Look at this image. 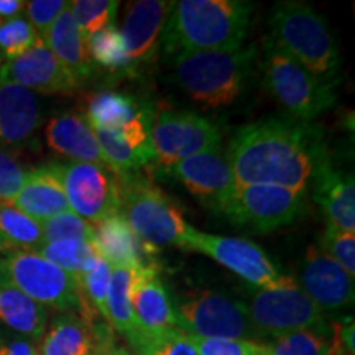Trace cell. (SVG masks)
I'll return each instance as SVG.
<instances>
[{"instance_id":"cell-17","label":"cell","mask_w":355,"mask_h":355,"mask_svg":"<svg viewBox=\"0 0 355 355\" xmlns=\"http://www.w3.org/2000/svg\"><path fill=\"white\" fill-rule=\"evenodd\" d=\"M311 180H313V196L321 206L327 224L344 232L355 234L354 176L332 163L324 144L318 150Z\"/></svg>"},{"instance_id":"cell-21","label":"cell","mask_w":355,"mask_h":355,"mask_svg":"<svg viewBox=\"0 0 355 355\" xmlns=\"http://www.w3.org/2000/svg\"><path fill=\"white\" fill-rule=\"evenodd\" d=\"M44 139L53 152L69 158L71 162L92 163L109 168L86 115L64 112L55 115L44 128Z\"/></svg>"},{"instance_id":"cell-36","label":"cell","mask_w":355,"mask_h":355,"mask_svg":"<svg viewBox=\"0 0 355 355\" xmlns=\"http://www.w3.org/2000/svg\"><path fill=\"white\" fill-rule=\"evenodd\" d=\"M43 234V243L53 242H89L94 241V225L74 214L73 211L61 212L51 219L40 222Z\"/></svg>"},{"instance_id":"cell-19","label":"cell","mask_w":355,"mask_h":355,"mask_svg":"<svg viewBox=\"0 0 355 355\" xmlns=\"http://www.w3.org/2000/svg\"><path fill=\"white\" fill-rule=\"evenodd\" d=\"M42 121V105L35 92L17 84H0V150L28 145Z\"/></svg>"},{"instance_id":"cell-16","label":"cell","mask_w":355,"mask_h":355,"mask_svg":"<svg viewBox=\"0 0 355 355\" xmlns=\"http://www.w3.org/2000/svg\"><path fill=\"white\" fill-rule=\"evenodd\" d=\"M17 84L35 94H73L81 86L60 63L42 38L32 50L12 61H3L0 84Z\"/></svg>"},{"instance_id":"cell-44","label":"cell","mask_w":355,"mask_h":355,"mask_svg":"<svg viewBox=\"0 0 355 355\" xmlns=\"http://www.w3.org/2000/svg\"><path fill=\"white\" fill-rule=\"evenodd\" d=\"M332 355H349V354H345L343 349L339 347V345H337V343H336V339H334V350H332Z\"/></svg>"},{"instance_id":"cell-26","label":"cell","mask_w":355,"mask_h":355,"mask_svg":"<svg viewBox=\"0 0 355 355\" xmlns=\"http://www.w3.org/2000/svg\"><path fill=\"white\" fill-rule=\"evenodd\" d=\"M38 355H97L92 322L76 313H60L37 344Z\"/></svg>"},{"instance_id":"cell-35","label":"cell","mask_w":355,"mask_h":355,"mask_svg":"<svg viewBox=\"0 0 355 355\" xmlns=\"http://www.w3.org/2000/svg\"><path fill=\"white\" fill-rule=\"evenodd\" d=\"M110 275H112V266L97 255V259L89 265V268L78 279L87 308L94 314L104 318L105 324H107V293Z\"/></svg>"},{"instance_id":"cell-37","label":"cell","mask_w":355,"mask_h":355,"mask_svg":"<svg viewBox=\"0 0 355 355\" xmlns=\"http://www.w3.org/2000/svg\"><path fill=\"white\" fill-rule=\"evenodd\" d=\"M40 40L38 33L25 17L0 21V55L3 61H12L32 50Z\"/></svg>"},{"instance_id":"cell-8","label":"cell","mask_w":355,"mask_h":355,"mask_svg":"<svg viewBox=\"0 0 355 355\" xmlns=\"http://www.w3.org/2000/svg\"><path fill=\"white\" fill-rule=\"evenodd\" d=\"M176 327L193 337H225L265 343V337L252 324L247 304L220 291H191L173 301Z\"/></svg>"},{"instance_id":"cell-34","label":"cell","mask_w":355,"mask_h":355,"mask_svg":"<svg viewBox=\"0 0 355 355\" xmlns=\"http://www.w3.org/2000/svg\"><path fill=\"white\" fill-rule=\"evenodd\" d=\"M121 2L117 0H74L71 2L74 21L84 42L114 25Z\"/></svg>"},{"instance_id":"cell-1","label":"cell","mask_w":355,"mask_h":355,"mask_svg":"<svg viewBox=\"0 0 355 355\" xmlns=\"http://www.w3.org/2000/svg\"><path fill=\"white\" fill-rule=\"evenodd\" d=\"M321 146L318 128L285 115L241 127L225 153L235 186L275 184L308 191Z\"/></svg>"},{"instance_id":"cell-14","label":"cell","mask_w":355,"mask_h":355,"mask_svg":"<svg viewBox=\"0 0 355 355\" xmlns=\"http://www.w3.org/2000/svg\"><path fill=\"white\" fill-rule=\"evenodd\" d=\"M162 170L183 184L202 206L220 214L227 207L235 191L227 153L220 145Z\"/></svg>"},{"instance_id":"cell-5","label":"cell","mask_w":355,"mask_h":355,"mask_svg":"<svg viewBox=\"0 0 355 355\" xmlns=\"http://www.w3.org/2000/svg\"><path fill=\"white\" fill-rule=\"evenodd\" d=\"M121 186V214L145 247L183 248L191 225L183 212L152 181L137 175L117 178Z\"/></svg>"},{"instance_id":"cell-38","label":"cell","mask_w":355,"mask_h":355,"mask_svg":"<svg viewBox=\"0 0 355 355\" xmlns=\"http://www.w3.org/2000/svg\"><path fill=\"white\" fill-rule=\"evenodd\" d=\"M188 337L199 355H266V343L225 337Z\"/></svg>"},{"instance_id":"cell-24","label":"cell","mask_w":355,"mask_h":355,"mask_svg":"<svg viewBox=\"0 0 355 355\" xmlns=\"http://www.w3.org/2000/svg\"><path fill=\"white\" fill-rule=\"evenodd\" d=\"M48 309L0 278V324L38 344L48 327Z\"/></svg>"},{"instance_id":"cell-33","label":"cell","mask_w":355,"mask_h":355,"mask_svg":"<svg viewBox=\"0 0 355 355\" xmlns=\"http://www.w3.org/2000/svg\"><path fill=\"white\" fill-rule=\"evenodd\" d=\"M86 46L92 64L97 63L110 73L125 71L128 73V60L125 53L121 30L115 25H109L94 37L86 40Z\"/></svg>"},{"instance_id":"cell-4","label":"cell","mask_w":355,"mask_h":355,"mask_svg":"<svg viewBox=\"0 0 355 355\" xmlns=\"http://www.w3.org/2000/svg\"><path fill=\"white\" fill-rule=\"evenodd\" d=\"M270 42L296 60L326 86L336 87L339 50L332 32L316 8L298 0L275 3Z\"/></svg>"},{"instance_id":"cell-25","label":"cell","mask_w":355,"mask_h":355,"mask_svg":"<svg viewBox=\"0 0 355 355\" xmlns=\"http://www.w3.org/2000/svg\"><path fill=\"white\" fill-rule=\"evenodd\" d=\"M43 42L50 48L60 63L73 74V78L81 84L89 79L94 69L91 56H89L86 42L79 33L76 21L69 6L61 12V15L55 20L48 33L44 35Z\"/></svg>"},{"instance_id":"cell-29","label":"cell","mask_w":355,"mask_h":355,"mask_svg":"<svg viewBox=\"0 0 355 355\" xmlns=\"http://www.w3.org/2000/svg\"><path fill=\"white\" fill-rule=\"evenodd\" d=\"M133 268L112 266L107 293V324L123 337L139 329L130 298Z\"/></svg>"},{"instance_id":"cell-3","label":"cell","mask_w":355,"mask_h":355,"mask_svg":"<svg viewBox=\"0 0 355 355\" xmlns=\"http://www.w3.org/2000/svg\"><path fill=\"white\" fill-rule=\"evenodd\" d=\"M255 44L234 50L186 51L175 56V81L207 109L232 104L245 91L257 61Z\"/></svg>"},{"instance_id":"cell-13","label":"cell","mask_w":355,"mask_h":355,"mask_svg":"<svg viewBox=\"0 0 355 355\" xmlns=\"http://www.w3.org/2000/svg\"><path fill=\"white\" fill-rule=\"evenodd\" d=\"M220 145V132L214 122L186 110H162L153 117L150 146L159 168Z\"/></svg>"},{"instance_id":"cell-15","label":"cell","mask_w":355,"mask_h":355,"mask_svg":"<svg viewBox=\"0 0 355 355\" xmlns=\"http://www.w3.org/2000/svg\"><path fill=\"white\" fill-rule=\"evenodd\" d=\"M296 285L322 311L339 314L354 304V277L331 259L319 245H309Z\"/></svg>"},{"instance_id":"cell-30","label":"cell","mask_w":355,"mask_h":355,"mask_svg":"<svg viewBox=\"0 0 355 355\" xmlns=\"http://www.w3.org/2000/svg\"><path fill=\"white\" fill-rule=\"evenodd\" d=\"M125 339L135 355H199L189 337L178 327L158 331L139 327Z\"/></svg>"},{"instance_id":"cell-22","label":"cell","mask_w":355,"mask_h":355,"mask_svg":"<svg viewBox=\"0 0 355 355\" xmlns=\"http://www.w3.org/2000/svg\"><path fill=\"white\" fill-rule=\"evenodd\" d=\"M10 206L37 222H44L61 212L71 211L55 163L26 173L25 183Z\"/></svg>"},{"instance_id":"cell-2","label":"cell","mask_w":355,"mask_h":355,"mask_svg":"<svg viewBox=\"0 0 355 355\" xmlns=\"http://www.w3.org/2000/svg\"><path fill=\"white\" fill-rule=\"evenodd\" d=\"M255 3L245 0H180L173 3L162 35L168 55L234 50L242 46Z\"/></svg>"},{"instance_id":"cell-6","label":"cell","mask_w":355,"mask_h":355,"mask_svg":"<svg viewBox=\"0 0 355 355\" xmlns=\"http://www.w3.org/2000/svg\"><path fill=\"white\" fill-rule=\"evenodd\" d=\"M0 278L7 279L46 309L76 313L86 321L94 322V313L84 301L78 279L37 252L17 250L0 255Z\"/></svg>"},{"instance_id":"cell-12","label":"cell","mask_w":355,"mask_h":355,"mask_svg":"<svg viewBox=\"0 0 355 355\" xmlns=\"http://www.w3.org/2000/svg\"><path fill=\"white\" fill-rule=\"evenodd\" d=\"M55 165L74 214L92 225L121 214V186L112 171L92 163L55 162Z\"/></svg>"},{"instance_id":"cell-9","label":"cell","mask_w":355,"mask_h":355,"mask_svg":"<svg viewBox=\"0 0 355 355\" xmlns=\"http://www.w3.org/2000/svg\"><path fill=\"white\" fill-rule=\"evenodd\" d=\"M247 311L252 324L265 339L272 337L275 340L298 331L329 327L322 311L304 295L295 279L286 286L255 288Z\"/></svg>"},{"instance_id":"cell-28","label":"cell","mask_w":355,"mask_h":355,"mask_svg":"<svg viewBox=\"0 0 355 355\" xmlns=\"http://www.w3.org/2000/svg\"><path fill=\"white\" fill-rule=\"evenodd\" d=\"M43 245L40 222L8 204H0V255L17 250H37Z\"/></svg>"},{"instance_id":"cell-39","label":"cell","mask_w":355,"mask_h":355,"mask_svg":"<svg viewBox=\"0 0 355 355\" xmlns=\"http://www.w3.org/2000/svg\"><path fill=\"white\" fill-rule=\"evenodd\" d=\"M319 247L337 261L349 275H355V234L332 227L327 224L326 230L321 235Z\"/></svg>"},{"instance_id":"cell-31","label":"cell","mask_w":355,"mask_h":355,"mask_svg":"<svg viewBox=\"0 0 355 355\" xmlns=\"http://www.w3.org/2000/svg\"><path fill=\"white\" fill-rule=\"evenodd\" d=\"M334 339L331 327L298 331L266 343V355H332Z\"/></svg>"},{"instance_id":"cell-10","label":"cell","mask_w":355,"mask_h":355,"mask_svg":"<svg viewBox=\"0 0 355 355\" xmlns=\"http://www.w3.org/2000/svg\"><path fill=\"white\" fill-rule=\"evenodd\" d=\"M183 248L211 257L254 288L286 286L295 279L279 273L263 248L247 239L204 234L191 227Z\"/></svg>"},{"instance_id":"cell-27","label":"cell","mask_w":355,"mask_h":355,"mask_svg":"<svg viewBox=\"0 0 355 355\" xmlns=\"http://www.w3.org/2000/svg\"><path fill=\"white\" fill-rule=\"evenodd\" d=\"M144 109L139 101L117 92H99L87 102L86 119L94 130H117L130 123Z\"/></svg>"},{"instance_id":"cell-23","label":"cell","mask_w":355,"mask_h":355,"mask_svg":"<svg viewBox=\"0 0 355 355\" xmlns=\"http://www.w3.org/2000/svg\"><path fill=\"white\" fill-rule=\"evenodd\" d=\"M92 247L110 266H127L133 270L148 261H155L153 255L158 252L145 247L137 239L122 214L107 217L94 225Z\"/></svg>"},{"instance_id":"cell-45","label":"cell","mask_w":355,"mask_h":355,"mask_svg":"<svg viewBox=\"0 0 355 355\" xmlns=\"http://www.w3.org/2000/svg\"><path fill=\"white\" fill-rule=\"evenodd\" d=\"M2 64H3V58H2V55H0V68H2Z\"/></svg>"},{"instance_id":"cell-43","label":"cell","mask_w":355,"mask_h":355,"mask_svg":"<svg viewBox=\"0 0 355 355\" xmlns=\"http://www.w3.org/2000/svg\"><path fill=\"white\" fill-rule=\"evenodd\" d=\"M25 10L24 0H0V21L19 17Z\"/></svg>"},{"instance_id":"cell-20","label":"cell","mask_w":355,"mask_h":355,"mask_svg":"<svg viewBox=\"0 0 355 355\" xmlns=\"http://www.w3.org/2000/svg\"><path fill=\"white\" fill-rule=\"evenodd\" d=\"M130 298L133 316L140 329L158 331L176 327L175 306L159 278L157 261H148L133 270Z\"/></svg>"},{"instance_id":"cell-41","label":"cell","mask_w":355,"mask_h":355,"mask_svg":"<svg viewBox=\"0 0 355 355\" xmlns=\"http://www.w3.org/2000/svg\"><path fill=\"white\" fill-rule=\"evenodd\" d=\"M68 6V0H30V2H25V12L28 17L26 20L32 24L35 32L43 40L55 20Z\"/></svg>"},{"instance_id":"cell-11","label":"cell","mask_w":355,"mask_h":355,"mask_svg":"<svg viewBox=\"0 0 355 355\" xmlns=\"http://www.w3.org/2000/svg\"><path fill=\"white\" fill-rule=\"evenodd\" d=\"M306 191L275 184H243L235 191L224 214L230 222L257 232H273L291 224L303 207Z\"/></svg>"},{"instance_id":"cell-40","label":"cell","mask_w":355,"mask_h":355,"mask_svg":"<svg viewBox=\"0 0 355 355\" xmlns=\"http://www.w3.org/2000/svg\"><path fill=\"white\" fill-rule=\"evenodd\" d=\"M26 173L10 152L0 150V204L10 206L25 183Z\"/></svg>"},{"instance_id":"cell-7","label":"cell","mask_w":355,"mask_h":355,"mask_svg":"<svg viewBox=\"0 0 355 355\" xmlns=\"http://www.w3.org/2000/svg\"><path fill=\"white\" fill-rule=\"evenodd\" d=\"M263 86L288 117L304 123H311L337 101L336 87L318 81L268 38L263 55Z\"/></svg>"},{"instance_id":"cell-32","label":"cell","mask_w":355,"mask_h":355,"mask_svg":"<svg viewBox=\"0 0 355 355\" xmlns=\"http://www.w3.org/2000/svg\"><path fill=\"white\" fill-rule=\"evenodd\" d=\"M35 252L51 261L53 265L60 266L66 273L73 275L76 279H79V277L89 268V265L97 259L96 248L89 242L64 241L43 243Z\"/></svg>"},{"instance_id":"cell-18","label":"cell","mask_w":355,"mask_h":355,"mask_svg":"<svg viewBox=\"0 0 355 355\" xmlns=\"http://www.w3.org/2000/svg\"><path fill=\"white\" fill-rule=\"evenodd\" d=\"M173 3L165 0H137L127 6L121 35L125 44L128 73L150 63L157 55Z\"/></svg>"},{"instance_id":"cell-42","label":"cell","mask_w":355,"mask_h":355,"mask_svg":"<svg viewBox=\"0 0 355 355\" xmlns=\"http://www.w3.org/2000/svg\"><path fill=\"white\" fill-rule=\"evenodd\" d=\"M0 355H38V347L26 337L0 327Z\"/></svg>"}]
</instances>
